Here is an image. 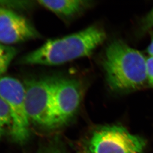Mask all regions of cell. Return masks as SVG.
I'll return each mask as SVG.
<instances>
[{
	"label": "cell",
	"mask_w": 153,
	"mask_h": 153,
	"mask_svg": "<svg viewBox=\"0 0 153 153\" xmlns=\"http://www.w3.org/2000/svg\"><path fill=\"white\" fill-rule=\"evenodd\" d=\"M104 30L92 25L72 34L49 40L19 59L22 65H59L91 55L106 39Z\"/></svg>",
	"instance_id": "1"
},
{
	"label": "cell",
	"mask_w": 153,
	"mask_h": 153,
	"mask_svg": "<svg viewBox=\"0 0 153 153\" xmlns=\"http://www.w3.org/2000/svg\"><path fill=\"white\" fill-rule=\"evenodd\" d=\"M147 59L144 55L121 40L106 47L103 68L110 89L118 93H128L148 83Z\"/></svg>",
	"instance_id": "2"
},
{
	"label": "cell",
	"mask_w": 153,
	"mask_h": 153,
	"mask_svg": "<svg viewBox=\"0 0 153 153\" xmlns=\"http://www.w3.org/2000/svg\"><path fill=\"white\" fill-rule=\"evenodd\" d=\"M147 142L119 124L94 129L83 143L82 153H144Z\"/></svg>",
	"instance_id": "3"
},
{
	"label": "cell",
	"mask_w": 153,
	"mask_h": 153,
	"mask_svg": "<svg viewBox=\"0 0 153 153\" xmlns=\"http://www.w3.org/2000/svg\"><path fill=\"white\" fill-rule=\"evenodd\" d=\"M82 91L81 82L75 79L53 77L46 127L56 128L69 122L81 105Z\"/></svg>",
	"instance_id": "4"
},
{
	"label": "cell",
	"mask_w": 153,
	"mask_h": 153,
	"mask_svg": "<svg viewBox=\"0 0 153 153\" xmlns=\"http://www.w3.org/2000/svg\"><path fill=\"white\" fill-rule=\"evenodd\" d=\"M24 83L10 76H0V98L12 114L10 135L17 143H25L29 136V120L26 113Z\"/></svg>",
	"instance_id": "5"
},
{
	"label": "cell",
	"mask_w": 153,
	"mask_h": 153,
	"mask_svg": "<svg viewBox=\"0 0 153 153\" xmlns=\"http://www.w3.org/2000/svg\"><path fill=\"white\" fill-rule=\"evenodd\" d=\"M53 78H31L24 83L26 113L29 120L46 127Z\"/></svg>",
	"instance_id": "6"
},
{
	"label": "cell",
	"mask_w": 153,
	"mask_h": 153,
	"mask_svg": "<svg viewBox=\"0 0 153 153\" xmlns=\"http://www.w3.org/2000/svg\"><path fill=\"white\" fill-rule=\"evenodd\" d=\"M40 34L28 19L0 6V43L10 46L36 39Z\"/></svg>",
	"instance_id": "7"
},
{
	"label": "cell",
	"mask_w": 153,
	"mask_h": 153,
	"mask_svg": "<svg viewBox=\"0 0 153 153\" xmlns=\"http://www.w3.org/2000/svg\"><path fill=\"white\" fill-rule=\"evenodd\" d=\"M38 3L65 21L79 16L94 4L93 1L84 0H40Z\"/></svg>",
	"instance_id": "8"
},
{
	"label": "cell",
	"mask_w": 153,
	"mask_h": 153,
	"mask_svg": "<svg viewBox=\"0 0 153 153\" xmlns=\"http://www.w3.org/2000/svg\"><path fill=\"white\" fill-rule=\"evenodd\" d=\"M17 52V50L13 47L0 43V76L7 71Z\"/></svg>",
	"instance_id": "9"
},
{
	"label": "cell",
	"mask_w": 153,
	"mask_h": 153,
	"mask_svg": "<svg viewBox=\"0 0 153 153\" xmlns=\"http://www.w3.org/2000/svg\"><path fill=\"white\" fill-rule=\"evenodd\" d=\"M12 124V117L8 105L0 98V139L8 126Z\"/></svg>",
	"instance_id": "10"
},
{
	"label": "cell",
	"mask_w": 153,
	"mask_h": 153,
	"mask_svg": "<svg viewBox=\"0 0 153 153\" xmlns=\"http://www.w3.org/2000/svg\"><path fill=\"white\" fill-rule=\"evenodd\" d=\"M153 28V7L141 22L140 32L144 33Z\"/></svg>",
	"instance_id": "11"
},
{
	"label": "cell",
	"mask_w": 153,
	"mask_h": 153,
	"mask_svg": "<svg viewBox=\"0 0 153 153\" xmlns=\"http://www.w3.org/2000/svg\"><path fill=\"white\" fill-rule=\"evenodd\" d=\"M148 83L153 88V57L150 56L147 59Z\"/></svg>",
	"instance_id": "12"
},
{
	"label": "cell",
	"mask_w": 153,
	"mask_h": 153,
	"mask_svg": "<svg viewBox=\"0 0 153 153\" xmlns=\"http://www.w3.org/2000/svg\"><path fill=\"white\" fill-rule=\"evenodd\" d=\"M151 40L149 46L147 48V53H148L150 56L153 57V32H152L151 34Z\"/></svg>",
	"instance_id": "13"
}]
</instances>
